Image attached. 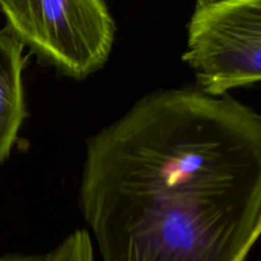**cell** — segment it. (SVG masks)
Masks as SVG:
<instances>
[{"instance_id":"cell-1","label":"cell","mask_w":261,"mask_h":261,"mask_svg":"<svg viewBox=\"0 0 261 261\" xmlns=\"http://www.w3.org/2000/svg\"><path fill=\"white\" fill-rule=\"evenodd\" d=\"M79 208L102 261H245L261 233V114L155 91L87 142Z\"/></svg>"},{"instance_id":"cell-2","label":"cell","mask_w":261,"mask_h":261,"mask_svg":"<svg viewBox=\"0 0 261 261\" xmlns=\"http://www.w3.org/2000/svg\"><path fill=\"white\" fill-rule=\"evenodd\" d=\"M20 42L42 65L82 81L106 64L116 24L105 0H0Z\"/></svg>"},{"instance_id":"cell-3","label":"cell","mask_w":261,"mask_h":261,"mask_svg":"<svg viewBox=\"0 0 261 261\" xmlns=\"http://www.w3.org/2000/svg\"><path fill=\"white\" fill-rule=\"evenodd\" d=\"M182 60L214 96L261 82V0L196 3Z\"/></svg>"},{"instance_id":"cell-4","label":"cell","mask_w":261,"mask_h":261,"mask_svg":"<svg viewBox=\"0 0 261 261\" xmlns=\"http://www.w3.org/2000/svg\"><path fill=\"white\" fill-rule=\"evenodd\" d=\"M24 45L9 27L0 28V165L7 161L27 117L23 70Z\"/></svg>"},{"instance_id":"cell-5","label":"cell","mask_w":261,"mask_h":261,"mask_svg":"<svg viewBox=\"0 0 261 261\" xmlns=\"http://www.w3.org/2000/svg\"><path fill=\"white\" fill-rule=\"evenodd\" d=\"M48 261H94L92 237L86 229H76L50 251Z\"/></svg>"},{"instance_id":"cell-6","label":"cell","mask_w":261,"mask_h":261,"mask_svg":"<svg viewBox=\"0 0 261 261\" xmlns=\"http://www.w3.org/2000/svg\"><path fill=\"white\" fill-rule=\"evenodd\" d=\"M50 252L43 255H23V254H8L0 257V261H48Z\"/></svg>"},{"instance_id":"cell-7","label":"cell","mask_w":261,"mask_h":261,"mask_svg":"<svg viewBox=\"0 0 261 261\" xmlns=\"http://www.w3.org/2000/svg\"><path fill=\"white\" fill-rule=\"evenodd\" d=\"M196 3H206V2H214V0H195Z\"/></svg>"}]
</instances>
